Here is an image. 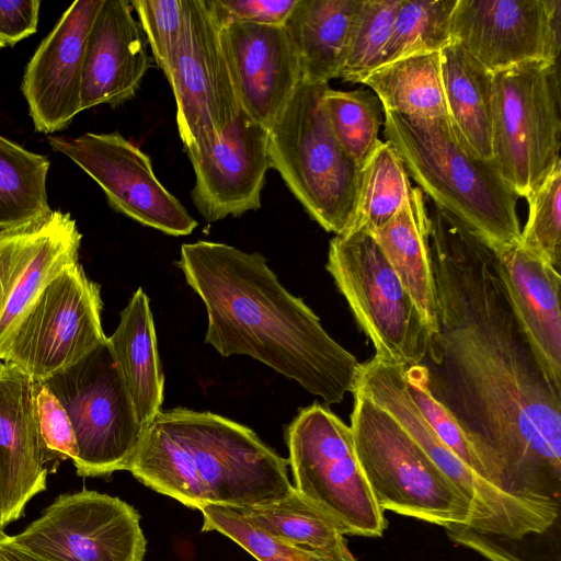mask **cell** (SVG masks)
<instances>
[{"instance_id": "obj_1", "label": "cell", "mask_w": 561, "mask_h": 561, "mask_svg": "<svg viewBox=\"0 0 561 561\" xmlns=\"http://www.w3.org/2000/svg\"><path fill=\"white\" fill-rule=\"evenodd\" d=\"M428 217L438 331L421 364L427 388L465 431L493 484L560 507L561 383L512 308L493 247L433 203Z\"/></svg>"}, {"instance_id": "obj_2", "label": "cell", "mask_w": 561, "mask_h": 561, "mask_svg": "<svg viewBox=\"0 0 561 561\" xmlns=\"http://www.w3.org/2000/svg\"><path fill=\"white\" fill-rule=\"evenodd\" d=\"M176 265L206 307L205 342L220 355L253 357L328 405L353 393L360 363L279 283L262 253L199 240L181 247Z\"/></svg>"}, {"instance_id": "obj_3", "label": "cell", "mask_w": 561, "mask_h": 561, "mask_svg": "<svg viewBox=\"0 0 561 561\" xmlns=\"http://www.w3.org/2000/svg\"><path fill=\"white\" fill-rule=\"evenodd\" d=\"M383 134L409 178L492 247L519 242L518 195L493 160L471 152L449 117L413 118L383 111Z\"/></svg>"}, {"instance_id": "obj_4", "label": "cell", "mask_w": 561, "mask_h": 561, "mask_svg": "<svg viewBox=\"0 0 561 561\" xmlns=\"http://www.w3.org/2000/svg\"><path fill=\"white\" fill-rule=\"evenodd\" d=\"M329 87L301 79L268 128V159L310 218L340 234L354 213L362 165L330 126L323 105Z\"/></svg>"}, {"instance_id": "obj_5", "label": "cell", "mask_w": 561, "mask_h": 561, "mask_svg": "<svg viewBox=\"0 0 561 561\" xmlns=\"http://www.w3.org/2000/svg\"><path fill=\"white\" fill-rule=\"evenodd\" d=\"M353 394L354 447L379 508L446 529L472 528L469 502L424 450L389 413Z\"/></svg>"}, {"instance_id": "obj_6", "label": "cell", "mask_w": 561, "mask_h": 561, "mask_svg": "<svg viewBox=\"0 0 561 561\" xmlns=\"http://www.w3.org/2000/svg\"><path fill=\"white\" fill-rule=\"evenodd\" d=\"M354 391L389 413L463 495L473 512L471 529L500 539L522 540L529 535H543L559 520V507L512 496L455 455L413 402L404 367L374 356L359 364Z\"/></svg>"}, {"instance_id": "obj_7", "label": "cell", "mask_w": 561, "mask_h": 561, "mask_svg": "<svg viewBox=\"0 0 561 561\" xmlns=\"http://www.w3.org/2000/svg\"><path fill=\"white\" fill-rule=\"evenodd\" d=\"M558 61H528L493 73L492 160L526 198L561 162Z\"/></svg>"}, {"instance_id": "obj_8", "label": "cell", "mask_w": 561, "mask_h": 561, "mask_svg": "<svg viewBox=\"0 0 561 561\" xmlns=\"http://www.w3.org/2000/svg\"><path fill=\"white\" fill-rule=\"evenodd\" d=\"M325 267L373 343L375 357L404 368L421 365L430 329L374 236L335 234Z\"/></svg>"}, {"instance_id": "obj_9", "label": "cell", "mask_w": 561, "mask_h": 561, "mask_svg": "<svg viewBox=\"0 0 561 561\" xmlns=\"http://www.w3.org/2000/svg\"><path fill=\"white\" fill-rule=\"evenodd\" d=\"M294 489L345 535L381 537L387 519L359 465L351 426L330 409H301L286 430Z\"/></svg>"}, {"instance_id": "obj_10", "label": "cell", "mask_w": 561, "mask_h": 561, "mask_svg": "<svg viewBox=\"0 0 561 561\" xmlns=\"http://www.w3.org/2000/svg\"><path fill=\"white\" fill-rule=\"evenodd\" d=\"M154 421L191 454L208 504L248 507L279 501L293 492L288 460L251 428L185 408L161 411Z\"/></svg>"}, {"instance_id": "obj_11", "label": "cell", "mask_w": 561, "mask_h": 561, "mask_svg": "<svg viewBox=\"0 0 561 561\" xmlns=\"http://www.w3.org/2000/svg\"><path fill=\"white\" fill-rule=\"evenodd\" d=\"M73 427L81 477L127 470L141 440L140 423L107 340L73 365L43 381Z\"/></svg>"}, {"instance_id": "obj_12", "label": "cell", "mask_w": 561, "mask_h": 561, "mask_svg": "<svg viewBox=\"0 0 561 561\" xmlns=\"http://www.w3.org/2000/svg\"><path fill=\"white\" fill-rule=\"evenodd\" d=\"M100 285L78 262L38 294L9 337L2 360L45 381L104 343Z\"/></svg>"}, {"instance_id": "obj_13", "label": "cell", "mask_w": 561, "mask_h": 561, "mask_svg": "<svg viewBox=\"0 0 561 561\" xmlns=\"http://www.w3.org/2000/svg\"><path fill=\"white\" fill-rule=\"evenodd\" d=\"M10 538L47 561H142L146 554L138 512L96 491L59 495L39 518Z\"/></svg>"}, {"instance_id": "obj_14", "label": "cell", "mask_w": 561, "mask_h": 561, "mask_svg": "<svg viewBox=\"0 0 561 561\" xmlns=\"http://www.w3.org/2000/svg\"><path fill=\"white\" fill-rule=\"evenodd\" d=\"M48 142L100 185L115 211L175 237L191 234L197 227L157 179L150 157L118 131L49 136Z\"/></svg>"}, {"instance_id": "obj_15", "label": "cell", "mask_w": 561, "mask_h": 561, "mask_svg": "<svg viewBox=\"0 0 561 561\" xmlns=\"http://www.w3.org/2000/svg\"><path fill=\"white\" fill-rule=\"evenodd\" d=\"M185 2L182 36L165 77L175 98L179 136L190 150L220 136L240 105L207 0Z\"/></svg>"}, {"instance_id": "obj_16", "label": "cell", "mask_w": 561, "mask_h": 561, "mask_svg": "<svg viewBox=\"0 0 561 561\" xmlns=\"http://www.w3.org/2000/svg\"><path fill=\"white\" fill-rule=\"evenodd\" d=\"M450 38L492 73L558 61L561 0H457Z\"/></svg>"}, {"instance_id": "obj_17", "label": "cell", "mask_w": 561, "mask_h": 561, "mask_svg": "<svg viewBox=\"0 0 561 561\" xmlns=\"http://www.w3.org/2000/svg\"><path fill=\"white\" fill-rule=\"evenodd\" d=\"M268 129L239 110L208 144L185 150L195 174L191 197L209 222L261 207L268 159Z\"/></svg>"}, {"instance_id": "obj_18", "label": "cell", "mask_w": 561, "mask_h": 561, "mask_svg": "<svg viewBox=\"0 0 561 561\" xmlns=\"http://www.w3.org/2000/svg\"><path fill=\"white\" fill-rule=\"evenodd\" d=\"M81 233L69 213L53 210L0 230V360L5 344L43 288L79 262Z\"/></svg>"}, {"instance_id": "obj_19", "label": "cell", "mask_w": 561, "mask_h": 561, "mask_svg": "<svg viewBox=\"0 0 561 561\" xmlns=\"http://www.w3.org/2000/svg\"><path fill=\"white\" fill-rule=\"evenodd\" d=\"M219 41L240 108L268 129L302 79L286 26L231 22Z\"/></svg>"}, {"instance_id": "obj_20", "label": "cell", "mask_w": 561, "mask_h": 561, "mask_svg": "<svg viewBox=\"0 0 561 561\" xmlns=\"http://www.w3.org/2000/svg\"><path fill=\"white\" fill-rule=\"evenodd\" d=\"M103 0H78L60 16L30 59L22 92L35 129H65L81 112V81L87 38Z\"/></svg>"}, {"instance_id": "obj_21", "label": "cell", "mask_w": 561, "mask_h": 561, "mask_svg": "<svg viewBox=\"0 0 561 561\" xmlns=\"http://www.w3.org/2000/svg\"><path fill=\"white\" fill-rule=\"evenodd\" d=\"M44 454L34 403V380L12 363H0V506L4 526L46 490Z\"/></svg>"}, {"instance_id": "obj_22", "label": "cell", "mask_w": 561, "mask_h": 561, "mask_svg": "<svg viewBox=\"0 0 561 561\" xmlns=\"http://www.w3.org/2000/svg\"><path fill=\"white\" fill-rule=\"evenodd\" d=\"M139 23L127 0H103L87 38L81 112L118 106L136 95L151 59Z\"/></svg>"}, {"instance_id": "obj_23", "label": "cell", "mask_w": 561, "mask_h": 561, "mask_svg": "<svg viewBox=\"0 0 561 561\" xmlns=\"http://www.w3.org/2000/svg\"><path fill=\"white\" fill-rule=\"evenodd\" d=\"M512 308L549 375L561 383L560 272L519 242L493 247Z\"/></svg>"}, {"instance_id": "obj_24", "label": "cell", "mask_w": 561, "mask_h": 561, "mask_svg": "<svg viewBox=\"0 0 561 561\" xmlns=\"http://www.w3.org/2000/svg\"><path fill=\"white\" fill-rule=\"evenodd\" d=\"M430 229L424 193L417 186H412L398 213L371 234L420 311L433 339L438 331V321Z\"/></svg>"}, {"instance_id": "obj_25", "label": "cell", "mask_w": 561, "mask_h": 561, "mask_svg": "<svg viewBox=\"0 0 561 561\" xmlns=\"http://www.w3.org/2000/svg\"><path fill=\"white\" fill-rule=\"evenodd\" d=\"M107 343L137 416L146 427L162 411L164 376L149 298L141 287L121 312L118 327Z\"/></svg>"}, {"instance_id": "obj_26", "label": "cell", "mask_w": 561, "mask_h": 561, "mask_svg": "<svg viewBox=\"0 0 561 561\" xmlns=\"http://www.w3.org/2000/svg\"><path fill=\"white\" fill-rule=\"evenodd\" d=\"M359 0H297L285 26L297 50L301 78H340Z\"/></svg>"}, {"instance_id": "obj_27", "label": "cell", "mask_w": 561, "mask_h": 561, "mask_svg": "<svg viewBox=\"0 0 561 561\" xmlns=\"http://www.w3.org/2000/svg\"><path fill=\"white\" fill-rule=\"evenodd\" d=\"M439 55L449 121L471 152L492 160L493 73L455 43Z\"/></svg>"}, {"instance_id": "obj_28", "label": "cell", "mask_w": 561, "mask_h": 561, "mask_svg": "<svg viewBox=\"0 0 561 561\" xmlns=\"http://www.w3.org/2000/svg\"><path fill=\"white\" fill-rule=\"evenodd\" d=\"M359 83L378 96L383 111L413 118L448 116L439 51L407 56L381 65Z\"/></svg>"}, {"instance_id": "obj_29", "label": "cell", "mask_w": 561, "mask_h": 561, "mask_svg": "<svg viewBox=\"0 0 561 561\" xmlns=\"http://www.w3.org/2000/svg\"><path fill=\"white\" fill-rule=\"evenodd\" d=\"M127 471L148 488L187 507L201 510L208 504L191 454L154 420L145 427Z\"/></svg>"}, {"instance_id": "obj_30", "label": "cell", "mask_w": 561, "mask_h": 561, "mask_svg": "<svg viewBox=\"0 0 561 561\" xmlns=\"http://www.w3.org/2000/svg\"><path fill=\"white\" fill-rule=\"evenodd\" d=\"M229 508L268 536L302 551H325L345 539L342 527L295 489L273 503Z\"/></svg>"}, {"instance_id": "obj_31", "label": "cell", "mask_w": 561, "mask_h": 561, "mask_svg": "<svg viewBox=\"0 0 561 561\" xmlns=\"http://www.w3.org/2000/svg\"><path fill=\"white\" fill-rule=\"evenodd\" d=\"M49 161L0 136V230L37 220L51 211L46 179Z\"/></svg>"}, {"instance_id": "obj_32", "label": "cell", "mask_w": 561, "mask_h": 561, "mask_svg": "<svg viewBox=\"0 0 561 561\" xmlns=\"http://www.w3.org/2000/svg\"><path fill=\"white\" fill-rule=\"evenodd\" d=\"M411 188L400 157L388 141L381 140L362 164L354 213L340 234L375 232L398 213Z\"/></svg>"}, {"instance_id": "obj_33", "label": "cell", "mask_w": 561, "mask_h": 561, "mask_svg": "<svg viewBox=\"0 0 561 561\" xmlns=\"http://www.w3.org/2000/svg\"><path fill=\"white\" fill-rule=\"evenodd\" d=\"M323 105L336 140L362 165L381 141L385 113L378 96L370 89L339 91L329 87Z\"/></svg>"}, {"instance_id": "obj_34", "label": "cell", "mask_w": 561, "mask_h": 561, "mask_svg": "<svg viewBox=\"0 0 561 561\" xmlns=\"http://www.w3.org/2000/svg\"><path fill=\"white\" fill-rule=\"evenodd\" d=\"M456 1L402 0L379 66L407 56L440 51L448 46Z\"/></svg>"}, {"instance_id": "obj_35", "label": "cell", "mask_w": 561, "mask_h": 561, "mask_svg": "<svg viewBox=\"0 0 561 561\" xmlns=\"http://www.w3.org/2000/svg\"><path fill=\"white\" fill-rule=\"evenodd\" d=\"M402 0H359L340 78L359 83L380 64Z\"/></svg>"}, {"instance_id": "obj_36", "label": "cell", "mask_w": 561, "mask_h": 561, "mask_svg": "<svg viewBox=\"0 0 561 561\" xmlns=\"http://www.w3.org/2000/svg\"><path fill=\"white\" fill-rule=\"evenodd\" d=\"M528 218L519 244L557 271L561 266V162L527 197Z\"/></svg>"}, {"instance_id": "obj_37", "label": "cell", "mask_w": 561, "mask_h": 561, "mask_svg": "<svg viewBox=\"0 0 561 561\" xmlns=\"http://www.w3.org/2000/svg\"><path fill=\"white\" fill-rule=\"evenodd\" d=\"M405 383L413 402L437 437L468 467L491 481L473 444L453 414L430 392L423 365L405 368Z\"/></svg>"}, {"instance_id": "obj_38", "label": "cell", "mask_w": 561, "mask_h": 561, "mask_svg": "<svg viewBox=\"0 0 561 561\" xmlns=\"http://www.w3.org/2000/svg\"><path fill=\"white\" fill-rule=\"evenodd\" d=\"M199 511L203 514V533L222 534L257 561H307L306 551L276 540L227 506L206 504Z\"/></svg>"}, {"instance_id": "obj_39", "label": "cell", "mask_w": 561, "mask_h": 561, "mask_svg": "<svg viewBox=\"0 0 561 561\" xmlns=\"http://www.w3.org/2000/svg\"><path fill=\"white\" fill-rule=\"evenodd\" d=\"M139 25L149 44L156 64L167 76L182 36L185 0H133Z\"/></svg>"}, {"instance_id": "obj_40", "label": "cell", "mask_w": 561, "mask_h": 561, "mask_svg": "<svg viewBox=\"0 0 561 561\" xmlns=\"http://www.w3.org/2000/svg\"><path fill=\"white\" fill-rule=\"evenodd\" d=\"M34 403L46 461H75L78 448L72 424L65 408L43 381H34Z\"/></svg>"}, {"instance_id": "obj_41", "label": "cell", "mask_w": 561, "mask_h": 561, "mask_svg": "<svg viewBox=\"0 0 561 561\" xmlns=\"http://www.w3.org/2000/svg\"><path fill=\"white\" fill-rule=\"evenodd\" d=\"M297 0H207L219 26L231 22L285 25Z\"/></svg>"}, {"instance_id": "obj_42", "label": "cell", "mask_w": 561, "mask_h": 561, "mask_svg": "<svg viewBox=\"0 0 561 561\" xmlns=\"http://www.w3.org/2000/svg\"><path fill=\"white\" fill-rule=\"evenodd\" d=\"M39 0H0V48L36 33Z\"/></svg>"}, {"instance_id": "obj_43", "label": "cell", "mask_w": 561, "mask_h": 561, "mask_svg": "<svg viewBox=\"0 0 561 561\" xmlns=\"http://www.w3.org/2000/svg\"><path fill=\"white\" fill-rule=\"evenodd\" d=\"M0 561H47L15 545L10 536L0 534Z\"/></svg>"}, {"instance_id": "obj_44", "label": "cell", "mask_w": 561, "mask_h": 561, "mask_svg": "<svg viewBox=\"0 0 561 561\" xmlns=\"http://www.w3.org/2000/svg\"><path fill=\"white\" fill-rule=\"evenodd\" d=\"M306 556L307 561H357L350 551L345 539L325 551H306Z\"/></svg>"}, {"instance_id": "obj_45", "label": "cell", "mask_w": 561, "mask_h": 561, "mask_svg": "<svg viewBox=\"0 0 561 561\" xmlns=\"http://www.w3.org/2000/svg\"><path fill=\"white\" fill-rule=\"evenodd\" d=\"M4 524H3V519H2V512H1V506H0V534L3 533V528H4Z\"/></svg>"}]
</instances>
